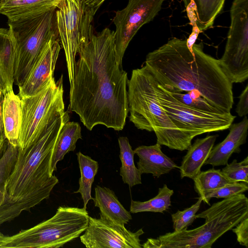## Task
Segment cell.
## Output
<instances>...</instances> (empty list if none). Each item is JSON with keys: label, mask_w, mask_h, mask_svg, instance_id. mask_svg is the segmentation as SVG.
I'll return each mask as SVG.
<instances>
[{"label": "cell", "mask_w": 248, "mask_h": 248, "mask_svg": "<svg viewBox=\"0 0 248 248\" xmlns=\"http://www.w3.org/2000/svg\"><path fill=\"white\" fill-rule=\"evenodd\" d=\"M85 3L90 8L97 12L99 7L106 0H83Z\"/></svg>", "instance_id": "35"}, {"label": "cell", "mask_w": 248, "mask_h": 248, "mask_svg": "<svg viewBox=\"0 0 248 248\" xmlns=\"http://www.w3.org/2000/svg\"><path fill=\"white\" fill-rule=\"evenodd\" d=\"M77 156L80 177L78 181L79 188L74 193L80 194L83 207L87 208L89 201L93 199L91 196L92 186L98 170L99 164L97 161L80 152L77 153Z\"/></svg>", "instance_id": "25"}, {"label": "cell", "mask_w": 248, "mask_h": 248, "mask_svg": "<svg viewBox=\"0 0 248 248\" xmlns=\"http://www.w3.org/2000/svg\"><path fill=\"white\" fill-rule=\"evenodd\" d=\"M239 100L235 108L239 116H247L248 113V85L238 97Z\"/></svg>", "instance_id": "33"}, {"label": "cell", "mask_w": 248, "mask_h": 248, "mask_svg": "<svg viewBox=\"0 0 248 248\" xmlns=\"http://www.w3.org/2000/svg\"><path fill=\"white\" fill-rule=\"evenodd\" d=\"M4 237L5 236L0 232V246L2 244Z\"/></svg>", "instance_id": "37"}, {"label": "cell", "mask_w": 248, "mask_h": 248, "mask_svg": "<svg viewBox=\"0 0 248 248\" xmlns=\"http://www.w3.org/2000/svg\"><path fill=\"white\" fill-rule=\"evenodd\" d=\"M192 30L200 32L212 27L225 0H183Z\"/></svg>", "instance_id": "17"}, {"label": "cell", "mask_w": 248, "mask_h": 248, "mask_svg": "<svg viewBox=\"0 0 248 248\" xmlns=\"http://www.w3.org/2000/svg\"><path fill=\"white\" fill-rule=\"evenodd\" d=\"M3 94L1 113L5 137L10 143L16 146L21 123V98L15 94L13 89Z\"/></svg>", "instance_id": "20"}, {"label": "cell", "mask_w": 248, "mask_h": 248, "mask_svg": "<svg viewBox=\"0 0 248 248\" xmlns=\"http://www.w3.org/2000/svg\"><path fill=\"white\" fill-rule=\"evenodd\" d=\"M87 208L60 206L49 219L6 236L0 248H59L78 237L87 229Z\"/></svg>", "instance_id": "6"}, {"label": "cell", "mask_w": 248, "mask_h": 248, "mask_svg": "<svg viewBox=\"0 0 248 248\" xmlns=\"http://www.w3.org/2000/svg\"><path fill=\"white\" fill-rule=\"evenodd\" d=\"M139 158L138 169L141 174H152L154 177L169 173L171 170L179 168L175 163L161 151V145H141L134 150Z\"/></svg>", "instance_id": "15"}, {"label": "cell", "mask_w": 248, "mask_h": 248, "mask_svg": "<svg viewBox=\"0 0 248 248\" xmlns=\"http://www.w3.org/2000/svg\"><path fill=\"white\" fill-rule=\"evenodd\" d=\"M217 137V135H214L198 138L191 145L179 167L182 179L187 177L193 179L201 172Z\"/></svg>", "instance_id": "16"}, {"label": "cell", "mask_w": 248, "mask_h": 248, "mask_svg": "<svg viewBox=\"0 0 248 248\" xmlns=\"http://www.w3.org/2000/svg\"><path fill=\"white\" fill-rule=\"evenodd\" d=\"M3 94L0 96V158L2 155L6 145L7 140L5 137L4 126L2 121L1 107Z\"/></svg>", "instance_id": "34"}, {"label": "cell", "mask_w": 248, "mask_h": 248, "mask_svg": "<svg viewBox=\"0 0 248 248\" xmlns=\"http://www.w3.org/2000/svg\"><path fill=\"white\" fill-rule=\"evenodd\" d=\"M236 234L237 240L240 245L248 248V217L232 229Z\"/></svg>", "instance_id": "32"}, {"label": "cell", "mask_w": 248, "mask_h": 248, "mask_svg": "<svg viewBox=\"0 0 248 248\" xmlns=\"http://www.w3.org/2000/svg\"><path fill=\"white\" fill-rule=\"evenodd\" d=\"M56 9L8 21L15 48L14 83L18 87L25 82L49 42L59 38Z\"/></svg>", "instance_id": "5"}, {"label": "cell", "mask_w": 248, "mask_h": 248, "mask_svg": "<svg viewBox=\"0 0 248 248\" xmlns=\"http://www.w3.org/2000/svg\"><path fill=\"white\" fill-rule=\"evenodd\" d=\"M0 90H1L2 91L3 93H4L6 91V88H5V87L0 78Z\"/></svg>", "instance_id": "36"}, {"label": "cell", "mask_w": 248, "mask_h": 248, "mask_svg": "<svg viewBox=\"0 0 248 248\" xmlns=\"http://www.w3.org/2000/svg\"><path fill=\"white\" fill-rule=\"evenodd\" d=\"M15 48L9 28H0V78L7 91L13 89Z\"/></svg>", "instance_id": "23"}, {"label": "cell", "mask_w": 248, "mask_h": 248, "mask_svg": "<svg viewBox=\"0 0 248 248\" xmlns=\"http://www.w3.org/2000/svg\"><path fill=\"white\" fill-rule=\"evenodd\" d=\"M115 31L93 34L75 64L69 108L90 131L101 124L122 130L128 113L127 73L116 59Z\"/></svg>", "instance_id": "1"}, {"label": "cell", "mask_w": 248, "mask_h": 248, "mask_svg": "<svg viewBox=\"0 0 248 248\" xmlns=\"http://www.w3.org/2000/svg\"><path fill=\"white\" fill-rule=\"evenodd\" d=\"M63 0H0V14L16 20L57 9Z\"/></svg>", "instance_id": "19"}, {"label": "cell", "mask_w": 248, "mask_h": 248, "mask_svg": "<svg viewBox=\"0 0 248 248\" xmlns=\"http://www.w3.org/2000/svg\"><path fill=\"white\" fill-rule=\"evenodd\" d=\"M164 0H128L127 6L115 12L116 59L122 67L124 52L133 37L144 24L154 19L161 9Z\"/></svg>", "instance_id": "10"}, {"label": "cell", "mask_w": 248, "mask_h": 248, "mask_svg": "<svg viewBox=\"0 0 248 248\" xmlns=\"http://www.w3.org/2000/svg\"><path fill=\"white\" fill-rule=\"evenodd\" d=\"M202 199L199 197L198 201L190 207L183 211L178 210L171 214L173 228L174 232L186 229L196 219V215L200 208Z\"/></svg>", "instance_id": "30"}, {"label": "cell", "mask_w": 248, "mask_h": 248, "mask_svg": "<svg viewBox=\"0 0 248 248\" xmlns=\"http://www.w3.org/2000/svg\"><path fill=\"white\" fill-rule=\"evenodd\" d=\"M203 48L201 42L194 43L190 50L186 39L173 38L149 52L145 65L166 90L195 92L219 110L231 113L232 83L219 60L204 52Z\"/></svg>", "instance_id": "2"}, {"label": "cell", "mask_w": 248, "mask_h": 248, "mask_svg": "<svg viewBox=\"0 0 248 248\" xmlns=\"http://www.w3.org/2000/svg\"><path fill=\"white\" fill-rule=\"evenodd\" d=\"M84 232L80 240L87 248H141L140 237L144 233L142 229L132 232L124 225L91 217Z\"/></svg>", "instance_id": "12"}, {"label": "cell", "mask_w": 248, "mask_h": 248, "mask_svg": "<svg viewBox=\"0 0 248 248\" xmlns=\"http://www.w3.org/2000/svg\"><path fill=\"white\" fill-rule=\"evenodd\" d=\"M230 16L225 51L219 61L232 83H242L248 78V0H234Z\"/></svg>", "instance_id": "8"}, {"label": "cell", "mask_w": 248, "mask_h": 248, "mask_svg": "<svg viewBox=\"0 0 248 248\" xmlns=\"http://www.w3.org/2000/svg\"><path fill=\"white\" fill-rule=\"evenodd\" d=\"M93 200L94 206L100 210L101 218L124 225L132 219L130 212L124 208L113 191L108 187L96 186Z\"/></svg>", "instance_id": "18"}, {"label": "cell", "mask_w": 248, "mask_h": 248, "mask_svg": "<svg viewBox=\"0 0 248 248\" xmlns=\"http://www.w3.org/2000/svg\"><path fill=\"white\" fill-rule=\"evenodd\" d=\"M165 90L180 103L197 110L214 115H223L229 114L213 107L200 94L195 92H181Z\"/></svg>", "instance_id": "28"}, {"label": "cell", "mask_w": 248, "mask_h": 248, "mask_svg": "<svg viewBox=\"0 0 248 248\" xmlns=\"http://www.w3.org/2000/svg\"><path fill=\"white\" fill-rule=\"evenodd\" d=\"M121 167L120 175L124 183L130 187L141 184V173L134 163V152L126 137L118 138Z\"/></svg>", "instance_id": "24"}, {"label": "cell", "mask_w": 248, "mask_h": 248, "mask_svg": "<svg viewBox=\"0 0 248 248\" xmlns=\"http://www.w3.org/2000/svg\"><path fill=\"white\" fill-rule=\"evenodd\" d=\"M153 77L155 93L161 106L175 125L193 139L203 133L229 128L236 117L231 113L214 115L186 106L167 92Z\"/></svg>", "instance_id": "9"}, {"label": "cell", "mask_w": 248, "mask_h": 248, "mask_svg": "<svg viewBox=\"0 0 248 248\" xmlns=\"http://www.w3.org/2000/svg\"><path fill=\"white\" fill-rule=\"evenodd\" d=\"M248 217V199L240 193L213 203L196 215L205 219L201 226L168 232L156 239L148 238L143 248H211L227 232Z\"/></svg>", "instance_id": "4"}, {"label": "cell", "mask_w": 248, "mask_h": 248, "mask_svg": "<svg viewBox=\"0 0 248 248\" xmlns=\"http://www.w3.org/2000/svg\"><path fill=\"white\" fill-rule=\"evenodd\" d=\"M81 127L78 123L68 121L62 127L55 143L51 159L50 170L52 174L57 170V164L66 154L74 151L76 143L82 139Z\"/></svg>", "instance_id": "21"}, {"label": "cell", "mask_w": 248, "mask_h": 248, "mask_svg": "<svg viewBox=\"0 0 248 248\" xmlns=\"http://www.w3.org/2000/svg\"><path fill=\"white\" fill-rule=\"evenodd\" d=\"M174 193L167 185L158 189V194L150 200L140 202L131 200L130 212L135 214L143 212L163 213L171 206V197Z\"/></svg>", "instance_id": "26"}, {"label": "cell", "mask_w": 248, "mask_h": 248, "mask_svg": "<svg viewBox=\"0 0 248 248\" xmlns=\"http://www.w3.org/2000/svg\"><path fill=\"white\" fill-rule=\"evenodd\" d=\"M193 180L194 189L200 197L207 192L231 183L221 170L214 168L201 171Z\"/></svg>", "instance_id": "27"}, {"label": "cell", "mask_w": 248, "mask_h": 248, "mask_svg": "<svg viewBox=\"0 0 248 248\" xmlns=\"http://www.w3.org/2000/svg\"><path fill=\"white\" fill-rule=\"evenodd\" d=\"M230 132L226 138L215 146H213L204 164L213 167L225 166L232 154L239 153L240 147L246 142L248 129V119L245 116L238 123L232 124Z\"/></svg>", "instance_id": "14"}, {"label": "cell", "mask_w": 248, "mask_h": 248, "mask_svg": "<svg viewBox=\"0 0 248 248\" xmlns=\"http://www.w3.org/2000/svg\"><path fill=\"white\" fill-rule=\"evenodd\" d=\"M18 152V145H14L7 140L0 158V226L12 220L6 205V185L14 169Z\"/></svg>", "instance_id": "22"}, {"label": "cell", "mask_w": 248, "mask_h": 248, "mask_svg": "<svg viewBox=\"0 0 248 248\" xmlns=\"http://www.w3.org/2000/svg\"><path fill=\"white\" fill-rule=\"evenodd\" d=\"M63 77L54 78L38 93L21 98V123L18 146L26 147L32 140L39 125L53 107L63 98Z\"/></svg>", "instance_id": "11"}, {"label": "cell", "mask_w": 248, "mask_h": 248, "mask_svg": "<svg viewBox=\"0 0 248 248\" xmlns=\"http://www.w3.org/2000/svg\"><path fill=\"white\" fill-rule=\"evenodd\" d=\"M153 78L145 65L132 71L127 82L129 120L138 129L154 131L157 143L171 149L187 150L193 139L178 128L167 115L157 98Z\"/></svg>", "instance_id": "3"}, {"label": "cell", "mask_w": 248, "mask_h": 248, "mask_svg": "<svg viewBox=\"0 0 248 248\" xmlns=\"http://www.w3.org/2000/svg\"><path fill=\"white\" fill-rule=\"evenodd\" d=\"M221 170L223 175L231 182L248 183V157L238 162L234 159Z\"/></svg>", "instance_id": "31"}, {"label": "cell", "mask_w": 248, "mask_h": 248, "mask_svg": "<svg viewBox=\"0 0 248 248\" xmlns=\"http://www.w3.org/2000/svg\"><path fill=\"white\" fill-rule=\"evenodd\" d=\"M248 189V183L243 182L231 183L221 187L207 192L201 198L202 199V202L210 205L209 202L211 198L226 199L240 193H243Z\"/></svg>", "instance_id": "29"}, {"label": "cell", "mask_w": 248, "mask_h": 248, "mask_svg": "<svg viewBox=\"0 0 248 248\" xmlns=\"http://www.w3.org/2000/svg\"><path fill=\"white\" fill-rule=\"evenodd\" d=\"M96 12L83 0H63L56 10L59 38L66 62L70 86L73 83L76 57L93 35Z\"/></svg>", "instance_id": "7"}, {"label": "cell", "mask_w": 248, "mask_h": 248, "mask_svg": "<svg viewBox=\"0 0 248 248\" xmlns=\"http://www.w3.org/2000/svg\"><path fill=\"white\" fill-rule=\"evenodd\" d=\"M3 94L2 91L0 90V96H1Z\"/></svg>", "instance_id": "38"}, {"label": "cell", "mask_w": 248, "mask_h": 248, "mask_svg": "<svg viewBox=\"0 0 248 248\" xmlns=\"http://www.w3.org/2000/svg\"><path fill=\"white\" fill-rule=\"evenodd\" d=\"M61 49L59 38L52 39L34 65L27 79L19 88L20 98L35 95L44 89L53 77Z\"/></svg>", "instance_id": "13"}]
</instances>
